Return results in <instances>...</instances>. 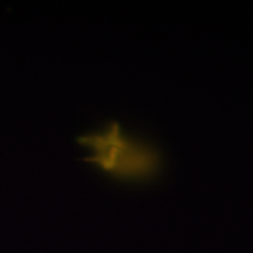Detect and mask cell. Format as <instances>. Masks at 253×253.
<instances>
[{
	"mask_svg": "<svg viewBox=\"0 0 253 253\" xmlns=\"http://www.w3.org/2000/svg\"><path fill=\"white\" fill-rule=\"evenodd\" d=\"M77 141L89 151L90 156L84 158L86 162L115 178L148 179L160 167L156 151L126 136L118 122H110L101 131L79 136Z\"/></svg>",
	"mask_w": 253,
	"mask_h": 253,
	"instance_id": "cell-1",
	"label": "cell"
}]
</instances>
